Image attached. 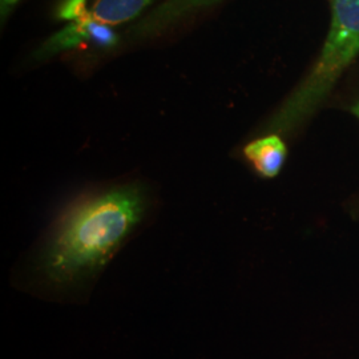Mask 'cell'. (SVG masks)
Here are the masks:
<instances>
[{
  "mask_svg": "<svg viewBox=\"0 0 359 359\" xmlns=\"http://www.w3.org/2000/svg\"><path fill=\"white\" fill-rule=\"evenodd\" d=\"M151 193L140 181L77 197L53 225L39 257L48 283L68 287L97 274L147 216Z\"/></svg>",
  "mask_w": 359,
  "mask_h": 359,
  "instance_id": "1",
  "label": "cell"
},
{
  "mask_svg": "<svg viewBox=\"0 0 359 359\" xmlns=\"http://www.w3.org/2000/svg\"><path fill=\"white\" fill-rule=\"evenodd\" d=\"M330 26L308 75L271 116L264 133H290L317 112L359 55V0H329Z\"/></svg>",
  "mask_w": 359,
  "mask_h": 359,
  "instance_id": "2",
  "label": "cell"
},
{
  "mask_svg": "<svg viewBox=\"0 0 359 359\" xmlns=\"http://www.w3.org/2000/svg\"><path fill=\"white\" fill-rule=\"evenodd\" d=\"M219 1L222 0H164L133 25L130 34L135 38L158 36L193 15L216 6Z\"/></svg>",
  "mask_w": 359,
  "mask_h": 359,
  "instance_id": "3",
  "label": "cell"
},
{
  "mask_svg": "<svg viewBox=\"0 0 359 359\" xmlns=\"http://www.w3.org/2000/svg\"><path fill=\"white\" fill-rule=\"evenodd\" d=\"M88 41L99 47L108 48L115 46L117 36L111 26L93 20L90 13L55 34L48 39L38 51L39 57H48L57 52L75 48L81 43Z\"/></svg>",
  "mask_w": 359,
  "mask_h": 359,
  "instance_id": "4",
  "label": "cell"
},
{
  "mask_svg": "<svg viewBox=\"0 0 359 359\" xmlns=\"http://www.w3.org/2000/svg\"><path fill=\"white\" fill-rule=\"evenodd\" d=\"M286 154V144L281 135L277 133H265L262 137L246 144L244 148L246 160L265 179H273L281 172Z\"/></svg>",
  "mask_w": 359,
  "mask_h": 359,
  "instance_id": "5",
  "label": "cell"
},
{
  "mask_svg": "<svg viewBox=\"0 0 359 359\" xmlns=\"http://www.w3.org/2000/svg\"><path fill=\"white\" fill-rule=\"evenodd\" d=\"M156 0H96L90 16L107 26H118L136 19Z\"/></svg>",
  "mask_w": 359,
  "mask_h": 359,
  "instance_id": "6",
  "label": "cell"
},
{
  "mask_svg": "<svg viewBox=\"0 0 359 359\" xmlns=\"http://www.w3.org/2000/svg\"><path fill=\"white\" fill-rule=\"evenodd\" d=\"M87 11V0H65L60 6L57 16L63 20L77 22L88 15Z\"/></svg>",
  "mask_w": 359,
  "mask_h": 359,
  "instance_id": "7",
  "label": "cell"
},
{
  "mask_svg": "<svg viewBox=\"0 0 359 359\" xmlns=\"http://www.w3.org/2000/svg\"><path fill=\"white\" fill-rule=\"evenodd\" d=\"M0 1H1V13L4 15L6 13H8L19 0H0Z\"/></svg>",
  "mask_w": 359,
  "mask_h": 359,
  "instance_id": "8",
  "label": "cell"
},
{
  "mask_svg": "<svg viewBox=\"0 0 359 359\" xmlns=\"http://www.w3.org/2000/svg\"><path fill=\"white\" fill-rule=\"evenodd\" d=\"M351 112L359 118V102L351 107Z\"/></svg>",
  "mask_w": 359,
  "mask_h": 359,
  "instance_id": "9",
  "label": "cell"
}]
</instances>
